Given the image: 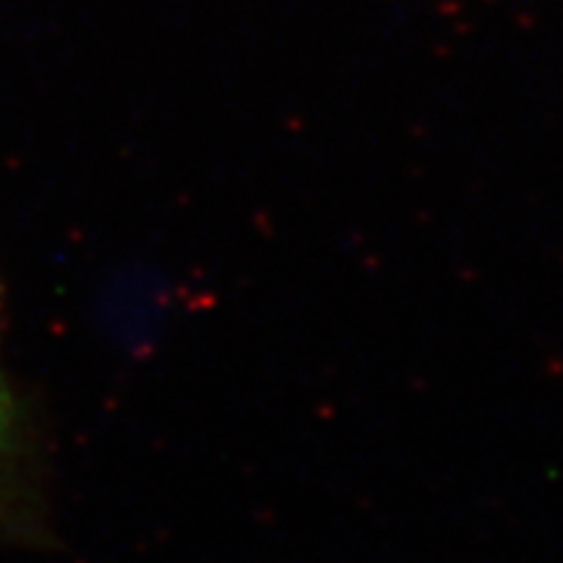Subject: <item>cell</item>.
Instances as JSON below:
<instances>
[{
  "label": "cell",
  "instance_id": "obj_1",
  "mask_svg": "<svg viewBox=\"0 0 563 563\" xmlns=\"http://www.w3.org/2000/svg\"><path fill=\"white\" fill-rule=\"evenodd\" d=\"M13 431H16V405H13L9 384L0 376V462L9 454L13 443Z\"/></svg>",
  "mask_w": 563,
  "mask_h": 563
}]
</instances>
